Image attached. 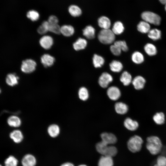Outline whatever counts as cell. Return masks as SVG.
Wrapping results in <instances>:
<instances>
[{"instance_id": "31", "label": "cell", "mask_w": 166, "mask_h": 166, "mask_svg": "<svg viewBox=\"0 0 166 166\" xmlns=\"http://www.w3.org/2000/svg\"><path fill=\"white\" fill-rule=\"evenodd\" d=\"M68 11L70 14L74 17L79 16L82 14L81 8L76 5L70 6L69 7Z\"/></svg>"}, {"instance_id": "17", "label": "cell", "mask_w": 166, "mask_h": 166, "mask_svg": "<svg viewBox=\"0 0 166 166\" xmlns=\"http://www.w3.org/2000/svg\"><path fill=\"white\" fill-rule=\"evenodd\" d=\"M18 77L14 73L8 74L6 76V84L10 86H14L18 83Z\"/></svg>"}, {"instance_id": "44", "label": "cell", "mask_w": 166, "mask_h": 166, "mask_svg": "<svg viewBox=\"0 0 166 166\" xmlns=\"http://www.w3.org/2000/svg\"><path fill=\"white\" fill-rule=\"evenodd\" d=\"M47 21L50 24H58V20L57 17L52 15L49 17Z\"/></svg>"}, {"instance_id": "11", "label": "cell", "mask_w": 166, "mask_h": 166, "mask_svg": "<svg viewBox=\"0 0 166 166\" xmlns=\"http://www.w3.org/2000/svg\"><path fill=\"white\" fill-rule=\"evenodd\" d=\"M22 164L23 166H35L36 164V159L31 154H26L22 158Z\"/></svg>"}, {"instance_id": "47", "label": "cell", "mask_w": 166, "mask_h": 166, "mask_svg": "<svg viewBox=\"0 0 166 166\" xmlns=\"http://www.w3.org/2000/svg\"><path fill=\"white\" fill-rule=\"evenodd\" d=\"M78 166H87L85 164H81L78 165Z\"/></svg>"}, {"instance_id": "50", "label": "cell", "mask_w": 166, "mask_h": 166, "mask_svg": "<svg viewBox=\"0 0 166 166\" xmlns=\"http://www.w3.org/2000/svg\"><path fill=\"white\" fill-rule=\"evenodd\" d=\"M0 166H2L1 164H0Z\"/></svg>"}, {"instance_id": "2", "label": "cell", "mask_w": 166, "mask_h": 166, "mask_svg": "<svg viewBox=\"0 0 166 166\" xmlns=\"http://www.w3.org/2000/svg\"><path fill=\"white\" fill-rule=\"evenodd\" d=\"M98 38L101 43L110 44L114 42L115 36L112 30L109 29H102L99 32Z\"/></svg>"}, {"instance_id": "26", "label": "cell", "mask_w": 166, "mask_h": 166, "mask_svg": "<svg viewBox=\"0 0 166 166\" xmlns=\"http://www.w3.org/2000/svg\"><path fill=\"white\" fill-rule=\"evenodd\" d=\"M121 81L124 86H128L132 82V77L131 75L126 71L123 72L120 78Z\"/></svg>"}, {"instance_id": "30", "label": "cell", "mask_w": 166, "mask_h": 166, "mask_svg": "<svg viewBox=\"0 0 166 166\" xmlns=\"http://www.w3.org/2000/svg\"><path fill=\"white\" fill-rule=\"evenodd\" d=\"M124 30V27L122 23L120 21H117L113 24L112 31L116 35H119Z\"/></svg>"}, {"instance_id": "24", "label": "cell", "mask_w": 166, "mask_h": 166, "mask_svg": "<svg viewBox=\"0 0 166 166\" xmlns=\"http://www.w3.org/2000/svg\"><path fill=\"white\" fill-rule=\"evenodd\" d=\"M148 37L153 41H156L160 39L161 32L160 30L153 28L151 29L148 33Z\"/></svg>"}, {"instance_id": "45", "label": "cell", "mask_w": 166, "mask_h": 166, "mask_svg": "<svg viewBox=\"0 0 166 166\" xmlns=\"http://www.w3.org/2000/svg\"><path fill=\"white\" fill-rule=\"evenodd\" d=\"M61 166H74V164L70 162H66L62 164Z\"/></svg>"}, {"instance_id": "49", "label": "cell", "mask_w": 166, "mask_h": 166, "mask_svg": "<svg viewBox=\"0 0 166 166\" xmlns=\"http://www.w3.org/2000/svg\"><path fill=\"white\" fill-rule=\"evenodd\" d=\"M1 93V88H0V93Z\"/></svg>"}, {"instance_id": "12", "label": "cell", "mask_w": 166, "mask_h": 166, "mask_svg": "<svg viewBox=\"0 0 166 166\" xmlns=\"http://www.w3.org/2000/svg\"><path fill=\"white\" fill-rule=\"evenodd\" d=\"M42 63L45 67H50L52 66L55 61L54 58L48 54L43 55L41 58Z\"/></svg>"}, {"instance_id": "6", "label": "cell", "mask_w": 166, "mask_h": 166, "mask_svg": "<svg viewBox=\"0 0 166 166\" xmlns=\"http://www.w3.org/2000/svg\"><path fill=\"white\" fill-rule=\"evenodd\" d=\"M113 80V77L110 74L107 72H104L99 77L98 83L101 87L105 88L108 87Z\"/></svg>"}, {"instance_id": "42", "label": "cell", "mask_w": 166, "mask_h": 166, "mask_svg": "<svg viewBox=\"0 0 166 166\" xmlns=\"http://www.w3.org/2000/svg\"><path fill=\"white\" fill-rule=\"evenodd\" d=\"M110 49L112 53L114 55L119 56L121 54V49L114 44L110 46Z\"/></svg>"}, {"instance_id": "33", "label": "cell", "mask_w": 166, "mask_h": 166, "mask_svg": "<svg viewBox=\"0 0 166 166\" xmlns=\"http://www.w3.org/2000/svg\"><path fill=\"white\" fill-rule=\"evenodd\" d=\"M93 60V65L96 68L101 67L105 62V60L103 58L97 54L94 55Z\"/></svg>"}, {"instance_id": "38", "label": "cell", "mask_w": 166, "mask_h": 166, "mask_svg": "<svg viewBox=\"0 0 166 166\" xmlns=\"http://www.w3.org/2000/svg\"><path fill=\"white\" fill-rule=\"evenodd\" d=\"M26 16L28 18L32 21H36L39 19L40 15L39 13L37 11L31 10L27 12Z\"/></svg>"}, {"instance_id": "27", "label": "cell", "mask_w": 166, "mask_h": 166, "mask_svg": "<svg viewBox=\"0 0 166 166\" xmlns=\"http://www.w3.org/2000/svg\"><path fill=\"white\" fill-rule=\"evenodd\" d=\"M60 129L59 126L56 124L50 125L48 128V132L49 135L51 137H55L59 134Z\"/></svg>"}, {"instance_id": "20", "label": "cell", "mask_w": 166, "mask_h": 166, "mask_svg": "<svg viewBox=\"0 0 166 166\" xmlns=\"http://www.w3.org/2000/svg\"><path fill=\"white\" fill-rule=\"evenodd\" d=\"M113 160L112 157L103 156L100 159L98 166H113Z\"/></svg>"}, {"instance_id": "39", "label": "cell", "mask_w": 166, "mask_h": 166, "mask_svg": "<svg viewBox=\"0 0 166 166\" xmlns=\"http://www.w3.org/2000/svg\"><path fill=\"white\" fill-rule=\"evenodd\" d=\"M117 149L113 146H108L104 156L112 157L115 156L117 153Z\"/></svg>"}, {"instance_id": "21", "label": "cell", "mask_w": 166, "mask_h": 166, "mask_svg": "<svg viewBox=\"0 0 166 166\" xmlns=\"http://www.w3.org/2000/svg\"><path fill=\"white\" fill-rule=\"evenodd\" d=\"M137 28L139 32L143 34L148 33L151 30L150 24L144 21L140 22Z\"/></svg>"}, {"instance_id": "34", "label": "cell", "mask_w": 166, "mask_h": 166, "mask_svg": "<svg viewBox=\"0 0 166 166\" xmlns=\"http://www.w3.org/2000/svg\"><path fill=\"white\" fill-rule=\"evenodd\" d=\"M79 98L81 100L85 101L89 97L88 90L85 87H82L80 88L78 92Z\"/></svg>"}, {"instance_id": "18", "label": "cell", "mask_w": 166, "mask_h": 166, "mask_svg": "<svg viewBox=\"0 0 166 166\" xmlns=\"http://www.w3.org/2000/svg\"><path fill=\"white\" fill-rule=\"evenodd\" d=\"M115 109L117 113L120 114H124L127 112L128 108L126 104L122 102H119L115 104Z\"/></svg>"}, {"instance_id": "41", "label": "cell", "mask_w": 166, "mask_h": 166, "mask_svg": "<svg viewBox=\"0 0 166 166\" xmlns=\"http://www.w3.org/2000/svg\"><path fill=\"white\" fill-rule=\"evenodd\" d=\"M49 31L55 34H59L61 33V27L58 24H49Z\"/></svg>"}, {"instance_id": "9", "label": "cell", "mask_w": 166, "mask_h": 166, "mask_svg": "<svg viewBox=\"0 0 166 166\" xmlns=\"http://www.w3.org/2000/svg\"><path fill=\"white\" fill-rule=\"evenodd\" d=\"M101 141L108 145L114 144L117 141L116 136L110 133L103 132L101 134Z\"/></svg>"}, {"instance_id": "8", "label": "cell", "mask_w": 166, "mask_h": 166, "mask_svg": "<svg viewBox=\"0 0 166 166\" xmlns=\"http://www.w3.org/2000/svg\"><path fill=\"white\" fill-rule=\"evenodd\" d=\"M53 41L52 38L49 35H45L40 39L39 43L40 45L45 49H50L52 46Z\"/></svg>"}, {"instance_id": "29", "label": "cell", "mask_w": 166, "mask_h": 166, "mask_svg": "<svg viewBox=\"0 0 166 166\" xmlns=\"http://www.w3.org/2000/svg\"><path fill=\"white\" fill-rule=\"evenodd\" d=\"M111 70L114 72L118 73L121 71L123 66L122 64L119 61L113 60L109 64Z\"/></svg>"}, {"instance_id": "28", "label": "cell", "mask_w": 166, "mask_h": 166, "mask_svg": "<svg viewBox=\"0 0 166 166\" xmlns=\"http://www.w3.org/2000/svg\"><path fill=\"white\" fill-rule=\"evenodd\" d=\"M132 60L134 63L139 64L144 62V57L141 53L137 51H135L132 54Z\"/></svg>"}, {"instance_id": "5", "label": "cell", "mask_w": 166, "mask_h": 166, "mask_svg": "<svg viewBox=\"0 0 166 166\" xmlns=\"http://www.w3.org/2000/svg\"><path fill=\"white\" fill-rule=\"evenodd\" d=\"M36 66V63L34 60L31 59H26L22 61L21 70L25 73H30L35 70Z\"/></svg>"}, {"instance_id": "10", "label": "cell", "mask_w": 166, "mask_h": 166, "mask_svg": "<svg viewBox=\"0 0 166 166\" xmlns=\"http://www.w3.org/2000/svg\"><path fill=\"white\" fill-rule=\"evenodd\" d=\"M132 82L134 88L136 90H139L144 88L146 80L143 77L137 76L132 80Z\"/></svg>"}, {"instance_id": "22", "label": "cell", "mask_w": 166, "mask_h": 166, "mask_svg": "<svg viewBox=\"0 0 166 166\" xmlns=\"http://www.w3.org/2000/svg\"><path fill=\"white\" fill-rule=\"evenodd\" d=\"M95 30L92 26H86L83 30V34L88 39H92L95 37Z\"/></svg>"}, {"instance_id": "35", "label": "cell", "mask_w": 166, "mask_h": 166, "mask_svg": "<svg viewBox=\"0 0 166 166\" xmlns=\"http://www.w3.org/2000/svg\"><path fill=\"white\" fill-rule=\"evenodd\" d=\"M108 145L101 141L97 144L96 146V150L99 153L104 156L109 146Z\"/></svg>"}, {"instance_id": "36", "label": "cell", "mask_w": 166, "mask_h": 166, "mask_svg": "<svg viewBox=\"0 0 166 166\" xmlns=\"http://www.w3.org/2000/svg\"><path fill=\"white\" fill-rule=\"evenodd\" d=\"M18 161L14 156H10L5 161V166H17Z\"/></svg>"}, {"instance_id": "43", "label": "cell", "mask_w": 166, "mask_h": 166, "mask_svg": "<svg viewBox=\"0 0 166 166\" xmlns=\"http://www.w3.org/2000/svg\"><path fill=\"white\" fill-rule=\"evenodd\" d=\"M158 166H166V157L160 156L157 158L156 164Z\"/></svg>"}, {"instance_id": "1", "label": "cell", "mask_w": 166, "mask_h": 166, "mask_svg": "<svg viewBox=\"0 0 166 166\" xmlns=\"http://www.w3.org/2000/svg\"><path fill=\"white\" fill-rule=\"evenodd\" d=\"M146 148L150 153L156 155L160 151L162 147V142L160 139L156 136H151L146 139Z\"/></svg>"}, {"instance_id": "25", "label": "cell", "mask_w": 166, "mask_h": 166, "mask_svg": "<svg viewBox=\"0 0 166 166\" xmlns=\"http://www.w3.org/2000/svg\"><path fill=\"white\" fill-rule=\"evenodd\" d=\"M144 49L145 53L149 56L156 55L157 53L156 46L151 43H147L144 46Z\"/></svg>"}, {"instance_id": "37", "label": "cell", "mask_w": 166, "mask_h": 166, "mask_svg": "<svg viewBox=\"0 0 166 166\" xmlns=\"http://www.w3.org/2000/svg\"><path fill=\"white\" fill-rule=\"evenodd\" d=\"M49 23L47 21H44L42 22L38 28V33L41 34H44L49 31Z\"/></svg>"}, {"instance_id": "48", "label": "cell", "mask_w": 166, "mask_h": 166, "mask_svg": "<svg viewBox=\"0 0 166 166\" xmlns=\"http://www.w3.org/2000/svg\"><path fill=\"white\" fill-rule=\"evenodd\" d=\"M165 11H166V3L165 4Z\"/></svg>"}, {"instance_id": "16", "label": "cell", "mask_w": 166, "mask_h": 166, "mask_svg": "<svg viewBox=\"0 0 166 166\" xmlns=\"http://www.w3.org/2000/svg\"><path fill=\"white\" fill-rule=\"evenodd\" d=\"M98 25L102 29H109L111 23L110 19L106 16H102L98 20Z\"/></svg>"}, {"instance_id": "19", "label": "cell", "mask_w": 166, "mask_h": 166, "mask_svg": "<svg viewBox=\"0 0 166 166\" xmlns=\"http://www.w3.org/2000/svg\"><path fill=\"white\" fill-rule=\"evenodd\" d=\"M74 32L73 26L70 25H64L61 27V33L65 37H70Z\"/></svg>"}, {"instance_id": "23", "label": "cell", "mask_w": 166, "mask_h": 166, "mask_svg": "<svg viewBox=\"0 0 166 166\" xmlns=\"http://www.w3.org/2000/svg\"><path fill=\"white\" fill-rule=\"evenodd\" d=\"M87 45L86 40L85 39L80 38L73 43V46L75 50L78 51L84 49Z\"/></svg>"}, {"instance_id": "46", "label": "cell", "mask_w": 166, "mask_h": 166, "mask_svg": "<svg viewBox=\"0 0 166 166\" xmlns=\"http://www.w3.org/2000/svg\"><path fill=\"white\" fill-rule=\"evenodd\" d=\"M159 1L162 4H165L166 3V0H159Z\"/></svg>"}, {"instance_id": "14", "label": "cell", "mask_w": 166, "mask_h": 166, "mask_svg": "<svg viewBox=\"0 0 166 166\" xmlns=\"http://www.w3.org/2000/svg\"><path fill=\"white\" fill-rule=\"evenodd\" d=\"M10 137L15 143H20L23 139V136L22 132L18 129L15 130L10 134Z\"/></svg>"}, {"instance_id": "15", "label": "cell", "mask_w": 166, "mask_h": 166, "mask_svg": "<svg viewBox=\"0 0 166 166\" xmlns=\"http://www.w3.org/2000/svg\"><path fill=\"white\" fill-rule=\"evenodd\" d=\"M8 125L13 127H19L21 124V121L19 117L17 116L12 115L10 116L7 120Z\"/></svg>"}, {"instance_id": "4", "label": "cell", "mask_w": 166, "mask_h": 166, "mask_svg": "<svg viewBox=\"0 0 166 166\" xmlns=\"http://www.w3.org/2000/svg\"><path fill=\"white\" fill-rule=\"evenodd\" d=\"M141 17L143 21L149 24L158 26L160 23V17L158 14L153 12L149 11L144 12L141 14Z\"/></svg>"}, {"instance_id": "13", "label": "cell", "mask_w": 166, "mask_h": 166, "mask_svg": "<svg viewBox=\"0 0 166 166\" xmlns=\"http://www.w3.org/2000/svg\"><path fill=\"white\" fill-rule=\"evenodd\" d=\"M124 124L127 129L132 131L136 130L139 127V124L136 121L129 117L126 118L124 120Z\"/></svg>"}, {"instance_id": "32", "label": "cell", "mask_w": 166, "mask_h": 166, "mask_svg": "<svg viewBox=\"0 0 166 166\" xmlns=\"http://www.w3.org/2000/svg\"><path fill=\"white\" fill-rule=\"evenodd\" d=\"M153 120L156 124H162L165 122V117L164 114L161 112L157 113L153 116Z\"/></svg>"}, {"instance_id": "40", "label": "cell", "mask_w": 166, "mask_h": 166, "mask_svg": "<svg viewBox=\"0 0 166 166\" xmlns=\"http://www.w3.org/2000/svg\"><path fill=\"white\" fill-rule=\"evenodd\" d=\"M114 44L119 47L121 50L124 52L128 51V48L124 41L118 40L114 42Z\"/></svg>"}, {"instance_id": "7", "label": "cell", "mask_w": 166, "mask_h": 166, "mask_svg": "<svg viewBox=\"0 0 166 166\" xmlns=\"http://www.w3.org/2000/svg\"><path fill=\"white\" fill-rule=\"evenodd\" d=\"M107 94L109 98L113 101L117 100L121 96L120 89L115 86H112L109 88L107 91Z\"/></svg>"}, {"instance_id": "3", "label": "cell", "mask_w": 166, "mask_h": 166, "mask_svg": "<svg viewBox=\"0 0 166 166\" xmlns=\"http://www.w3.org/2000/svg\"><path fill=\"white\" fill-rule=\"evenodd\" d=\"M143 142L142 139L140 136L135 135L131 137L127 142L128 149L133 153L139 152L141 149Z\"/></svg>"}]
</instances>
